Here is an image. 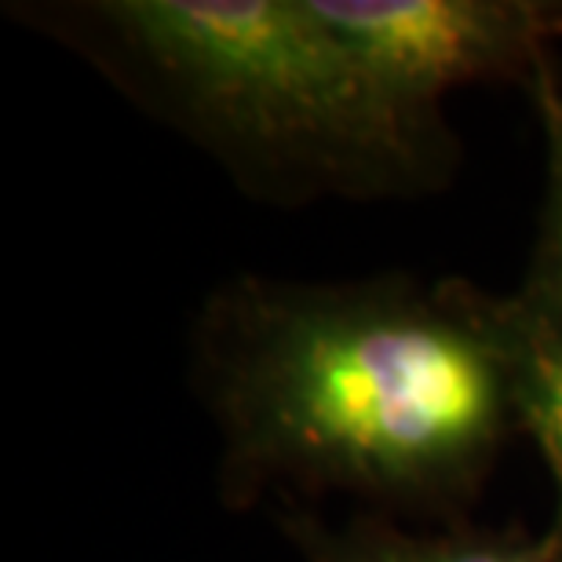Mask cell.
Wrapping results in <instances>:
<instances>
[{"label": "cell", "instance_id": "6da1fadb", "mask_svg": "<svg viewBox=\"0 0 562 562\" xmlns=\"http://www.w3.org/2000/svg\"><path fill=\"white\" fill-rule=\"evenodd\" d=\"M198 387L231 504L292 486L453 526L519 431L497 296L460 278L245 274L201 311Z\"/></svg>", "mask_w": 562, "mask_h": 562}, {"label": "cell", "instance_id": "7a4b0ae2", "mask_svg": "<svg viewBox=\"0 0 562 562\" xmlns=\"http://www.w3.org/2000/svg\"><path fill=\"white\" fill-rule=\"evenodd\" d=\"M77 15L256 190L402 194L453 165L449 132L395 110L311 0H103Z\"/></svg>", "mask_w": 562, "mask_h": 562}, {"label": "cell", "instance_id": "3957f363", "mask_svg": "<svg viewBox=\"0 0 562 562\" xmlns=\"http://www.w3.org/2000/svg\"><path fill=\"white\" fill-rule=\"evenodd\" d=\"M413 125L446 132L438 106L464 85H537L562 41L548 0H311Z\"/></svg>", "mask_w": 562, "mask_h": 562}, {"label": "cell", "instance_id": "277c9868", "mask_svg": "<svg viewBox=\"0 0 562 562\" xmlns=\"http://www.w3.org/2000/svg\"><path fill=\"white\" fill-rule=\"evenodd\" d=\"M281 530L303 562H559L548 533L530 537L515 530L479 526H435L417 530L387 515H351L347 522H325L292 508L281 515Z\"/></svg>", "mask_w": 562, "mask_h": 562}, {"label": "cell", "instance_id": "5b68a950", "mask_svg": "<svg viewBox=\"0 0 562 562\" xmlns=\"http://www.w3.org/2000/svg\"><path fill=\"white\" fill-rule=\"evenodd\" d=\"M504 344L512 362V402L519 431L541 449L555 479V515L548 541L562 562V300L497 296Z\"/></svg>", "mask_w": 562, "mask_h": 562}, {"label": "cell", "instance_id": "8992f818", "mask_svg": "<svg viewBox=\"0 0 562 562\" xmlns=\"http://www.w3.org/2000/svg\"><path fill=\"white\" fill-rule=\"evenodd\" d=\"M537 117L544 128V205H541V223H537V241L530 267L519 292L537 300H562V85L555 77V66L537 77L530 88Z\"/></svg>", "mask_w": 562, "mask_h": 562}]
</instances>
